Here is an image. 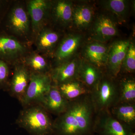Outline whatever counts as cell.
Returning a JSON list of instances; mask_svg holds the SVG:
<instances>
[{
	"instance_id": "cell-1",
	"label": "cell",
	"mask_w": 135,
	"mask_h": 135,
	"mask_svg": "<svg viewBox=\"0 0 135 135\" xmlns=\"http://www.w3.org/2000/svg\"><path fill=\"white\" fill-rule=\"evenodd\" d=\"M96 114L90 94L70 101L65 111L53 121V135H95Z\"/></svg>"
},
{
	"instance_id": "cell-2",
	"label": "cell",
	"mask_w": 135,
	"mask_h": 135,
	"mask_svg": "<svg viewBox=\"0 0 135 135\" xmlns=\"http://www.w3.org/2000/svg\"><path fill=\"white\" fill-rule=\"evenodd\" d=\"M0 28L22 41L32 44L31 19L25 1H13Z\"/></svg>"
},
{
	"instance_id": "cell-3",
	"label": "cell",
	"mask_w": 135,
	"mask_h": 135,
	"mask_svg": "<svg viewBox=\"0 0 135 135\" xmlns=\"http://www.w3.org/2000/svg\"><path fill=\"white\" fill-rule=\"evenodd\" d=\"M49 112L38 104L25 107L16 123L31 135H53V121Z\"/></svg>"
},
{
	"instance_id": "cell-4",
	"label": "cell",
	"mask_w": 135,
	"mask_h": 135,
	"mask_svg": "<svg viewBox=\"0 0 135 135\" xmlns=\"http://www.w3.org/2000/svg\"><path fill=\"white\" fill-rule=\"evenodd\" d=\"M110 75L101 77L100 81L90 93L96 112L109 110L119 102L118 83Z\"/></svg>"
},
{
	"instance_id": "cell-5",
	"label": "cell",
	"mask_w": 135,
	"mask_h": 135,
	"mask_svg": "<svg viewBox=\"0 0 135 135\" xmlns=\"http://www.w3.org/2000/svg\"><path fill=\"white\" fill-rule=\"evenodd\" d=\"M31 44L25 42L0 28V59L13 66L21 62L30 51Z\"/></svg>"
},
{
	"instance_id": "cell-6",
	"label": "cell",
	"mask_w": 135,
	"mask_h": 135,
	"mask_svg": "<svg viewBox=\"0 0 135 135\" xmlns=\"http://www.w3.org/2000/svg\"><path fill=\"white\" fill-rule=\"evenodd\" d=\"M50 74L31 72V79L26 93L20 103L23 106L41 104L52 86Z\"/></svg>"
},
{
	"instance_id": "cell-7",
	"label": "cell",
	"mask_w": 135,
	"mask_h": 135,
	"mask_svg": "<svg viewBox=\"0 0 135 135\" xmlns=\"http://www.w3.org/2000/svg\"><path fill=\"white\" fill-rule=\"evenodd\" d=\"M31 22V40L33 42L39 32L47 26L50 17L51 1L47 0L25 1Z\"/></svg>"
},
{
	"instance_id": "cell-8",
	"label": "cell",
	"mask_w": 135,
	"mask_h": 135,
	"mask_svg": "<svg viewBox=\"0 0 135 135\" xmlns=\"http://www.w3.org/2000/svg\"><path fill=\"white\" fill-rule=\"evenodd\" d=\"M94 131L97 135H135L134 130L116 119L109 110L97 113Z\"/></svg>"
},
{
	"instance_id": "cell-9",
	"label": "cell",
	"mask_w": 135,
	"mask_h": 135,
	"mask_svg": "<svg viewBox=\"0 0 135 135\" xmlns=\"http://www.w3.org/2000/svg\"><path fill=\"white\" fill-rule=\"evenodd\" d=\"M13 66V75L9 80L8 88L10 95L21 102L29 86L31 71L22 61Z\"/></svg>"
},
{
	"instance_id": "cell-10",
	"label": "cell",
	"mask_w": 135,
	"mask_h": 135,
	"mask_svg": "<svg viewBox=\"0 0 135 135\" xmlns=\"http://www.w3.org/2000/svg\"><path fill=\"white\" fill-rule=\"evenodd\" d=\"M128 41L116 42L108 51L106 66L108 75L114 78L118 77L130 44Z\"/></svg>"
},
{
	"instance_id": "cell-11",
	"label": "cell",
	"mask_w": 135,
	"mask_h": 135,
	"mask_svg": "<svg viewBox=\"0 0 135 135\" xmlns=\"http://www.w3.org/2000/svg\"><path fill=\"white\" fill-rule=\"evenodd\" d=\"M80 64L76 59H73L55 66L50 73L53 84L59 86L77 80Z\"/></svg>"
},
{
	"instance_id": "cell-12",
	"label": "cell",
	"mask_w": 135,
	"mask_h": 135,
	"mask_svg": "<svg viewBox=\"0 0 135 135\" xmlns=\"http://www.w3.org/2000/svg\"><path fill=\"white\" fill-rule=\"evenodd\" d=\"M59 39V34L47 26L37 34L33 43L36 47L35 51L48 56L52 53Z\"/></svg>"
},
{
	"instance_id": "cell-13",
	"label": "cell",
	"mask_w": 135,
	"mask_h": 135,
	"mask_svg": "<svg viewBox=\"0 0 135 135\" xmlns=\"http://www.w3.org/2000/svg\"><path fill=\"white\" fill-rule=\"evenodd\" d=\"M69 102L61 95L58 87L52 84L43 102L40 105L49 113L58 116L66 110Z\"/></svg>"
},
{
	"instance_id": "cell-14",
	"label": "cell",
	"mask_w": 135,
	"mask_h": 135,
	"mask_svg": "<svg viewBox=\"0 0 135 135\" xmlns=\"http://www.w3.org/2000/svg\"><path fill=\"white\" fill-rule=\"evenodd\" d=\"M81 37L79 35H69L63 38L54 53L56 65L70 60L79 46Z\"/></svg>"
},
{
	"instance_id": "cell-15",
	"label": "cell",
	"mask_w": 135,
	"mask_h": 135,
	"mask_svg": "<svg viewBox=\"0 0 135 135\" xmlns=\"http://www.w3.org/2000/svg\"><path fill=\"white\" fill-rule=\"evenodd\" d=\"M103 75L100 68L89 63H81L77 80L86 87L90 92L99 82Z\"/></svg>"
},
{
	"instance_id": "cell-16",
	"label": "cell",
	"mask_w": 135,
	"mask_h": 135,
	"mask_svg": "<svg viewBox=\"0 0 135 135\" xmlns=\"http://www.w3.org/2000/svg\"><path fill=\"white\" fill-rule=\"evenodd\" d=\"M109 111L120 122L135 130V103L119 102Z\"/></svg>"
},
{
	"instance_id": "cell-17",
	"label": "cell",
	"mask_w": 135,
	"mask_h": 135,
	"mask_svg": "<svg viewBox=\"0 0 135 135\" xmlns=\"http://www.w3.org/2000/svg\"><path fill=\"white\" fill-rule=\"evenodd\" d=\"M22 62L32 72L42 74H49L52 68L47 56L35 51H30L24 57Z\"/></svg>"
},
{
	"instance_id": "cell-18",
	"label": "cell",
	"mask_w": 135,
	"mask_h": 135,
	"mask_svg": "<svg viewBox=\"0 0 135 135\" xmlns=\"http://www.w3.org/2000/svg\"><path fill=\"white\" fill-rule=\"evenodd\" d=\"M73 11L72 3L70 1H51L50 17H52L57 23L64 26L68 25L72 21Z\"/></svg>"
},
{
	"instance_id": "cell-19",
	"label": "cell",
	"mask_w": 135,
	"mask_h": 135,
	"mask_svg": "<svg viewBox=\"0 0 135 135\" xmlns=\"http://www.w3.org/2000/svg\"><path fill=\"white\" fill-rule=\"evenodd\" d=\"M117 33L116 25L109 17L101 16L97 20L94 27L95 38L100 41H106L116 36Z\"/></svg>"
},
{
	"instance_id": "cell-20",
	"label": "cell",
	"mask_w": 135,
	"mask_h": 135,
	"mask_svg": "<svg viewBox=\"0 0 135 135\" xmlns=\"http://www.w3.org/2000/svg\"><path fill=\"white\" fill-rule=\"evenodd\" d=\"M108 52L106 46L95 42L87 46L85 54L89 63L101 69L106 66Z\"/></svg>"
},
{
	"instance_id": "cell-21",
	"label": "cell",
	"mask_w": 135,
	"mask_h": 135,
	"mask_svg": "<svg viewBox=\"0 0 135 135\" xmlns=\"http://www.w3.org/2000/svg\"><path fill=\"white\" fill-rule=\"evenodd\" d=\"M57 86L61 95L69 101L75 100L82 96L90 93L88 89L78 80L66 83Z\"/></svg>"
},
{
	"instance_id": "cell-22",
	"label": "cell",
	"mask_w": 135,
	"mask_h": 135,
	"mask_svg": "<svg viewBox=\"0 0 135 135\" xmlns=\"http://www.w3.org/2000/svg\"><path fill=\"white\" fill-rule=\"evenodd\" d=\"M118 83L119 92L118 103H135L134 79L128 77L123 78Z\"/></svg>"
},
{
	"instance_id": "cell-23",
	"label": "cell",
	"mask_w": 135,
	"mask_h": 135,
	"mask_svg": "<svg viewBox=\"0 0 135 135\" xmlns=\"http://www.w3.org/2000/svg\"><path fill=\"white\" fill-rule=\"evenodd\" d=\"M93 12L92 9L88 6H79L73 9L72 21L77 28H84L87 27L92 22Z\"/></svg>"
},
{
	"instance_id": "cell-24",
	"label": "cell",
	"mask_w": 135,
	"mask_h": 135,
	"mask_svg": "<svg viewBox=\"0 0 135 135\" xmlns=\"http://www.w3.org/2000/svg\"><path fill=\"white\" fill-rule=\"evenodd\" d=\"M107 9L119 18L125 17L128 10V3L123 0H110L104 3Z\"/></svg>"
},
{
	"instance_id": "cell-25",
	"label": "cell",
	"mask_w": 135,
	"mask_h": 135,
	"mask_svg": "<svg viewBox=\"0 0 135 135\" xmlns=\"http://www.w3.org/2000/svg\"><path fill=\"white\" fill-rule=\"evenodd\" d=\"M127 73H134L135 70V47L133 44H130L124 60L121 70Z\"/></svg>"
},
{
	"instance_id": "cell-26",
	"label": "cell",
	"mask_w": 135,
	"mask_h": 135,
	"mask_svg": "<svg viewBox=\"0 0 135 135\" xmlns=\"http://www.w3.org/2000/svg\"><path fill=\"white\" fill-rule=\"evenodd\" d=\"M10 74V65L6 62L0 59V88L8 86Z\"/></svg>"
},
{
	"instance_id": "cell-27",
	"label": "cell",
	"mask_w": 135,
	"mask_h": 135,
	"mask_svg": "<svg viewBox=\"0 0 135 135\" xmlns=\"http://www.w3.org/2000/svg\"><path fill=\"white\" fill-rule=\"evenodd\" d=\"M13 1L0 0V27Z\"/></svg>"
}]
</instances>
